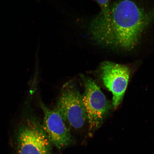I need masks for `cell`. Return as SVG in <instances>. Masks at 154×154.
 <instances>
[{"mask_svg": "<svg viewBox=\"0 0 154 154\" xmlns=\"http://www.w3.org/2000/svg\"><path fill=\"white\" fill-rule=\"evenodd\" d=\"M54 109L65 122L76 129L82 128L87 121L82 95L72 81L63 86Z\"/></svg>", "mask_w": 154, "mask_h": 154, "instance_id": "cell-3", "label": "cell"}, {"mask_svg": "<svg viewBox=\"0 0 154 154\" xmlns=\"http://www.w3.org/2000/svg\"><path fill=\"white\" fill-rule=\"evenodd\" d=\"M100 76L104 85L112 94V106L116 109L122 101L128 87L131 69L128 65L105 61L100 65Z\"/></svg>", "mask_w": 154, "mask_h": 154, "instance_id": "cell-5", "label": "cell"}, {"mask_svg": "<svg viewBox=\"0 0 154 154\" xmlns=\"http://www.w3.org/2000/svg\"><path fill=\"white\" fill-rule=\"evenodd\" d=\"M154 23V5L140 0H116L111 3L107 20L96 17L89 25L92 39L97 45L118 52L137 49Z\"/></svg>", "mask_w": 154, "mask_h": 154, "instance_id": "cell-1", "label": "cell"}, {"mask_svg": "<svg viewBox=\"0 0 154 154\" xmlns=\"http://www.w3.org/2000/svg\"><path fill=\"white\" fill-rule=\"evenodd\" d=\"M84 86L82 96L90 132L100 128L111 109L110 103L94 81L80 75Z\"/></svg>", "mask_w": 154, "mask_h": 154, "instance_id": "cell-2", "label": "cell"}, {"mask_svg": "<svg viewBox=\"0 0 154 154\" xmlns=\"http://www.w3.org/2000/svg\"><path fill=\"white\" fill-rule=\"evenodd\" d=\"M101 9V11L97 16L103 20L109 19L111 5V0H96Z\"/></svg>", "mask_w": 154, "mask_h": 154, "instance_id": "cell-7", "label": "cell"}, {"mask_svg": "<svg viewBox=\"0 0 154 154\" xmlns=\"http://www.w3.org/2000/svg\"><path fill=\"white\" fill-rule=\"evenodd\" d=\"M39 103L44 116L42 126L51 143L59 149L70 145L73 138L62 117L54 109H49L42 101Z\"/></svg>", "mask_w": 154, "mask_h": 154, "instance_id": "cell-6", "label": "cell"}, {"mask_svg": "<svg viewBox=\"0 0 154 154\" xmlns=\"http://www.w3.org/2000/svg\"><path fill=\"white\" fill-rule=\"evenodd\" d=\"M17 137L19 154H51V143L42 125L34 117L25 119Z\"/></svg>", "mask_w": 154, "mask_h": 154, "instance_id": "cell-4", "label": "cell"}]
</instances>
